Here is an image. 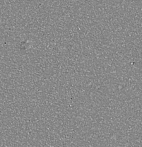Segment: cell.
I'll return each instance as SVG.
<instances>
[]
</instances>
